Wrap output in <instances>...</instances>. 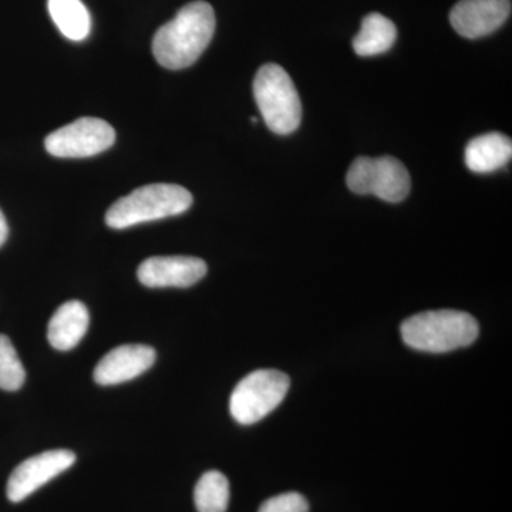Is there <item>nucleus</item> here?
Returning <instances> with one entry per match:
<instances>
[{
	"label": "nucleus",
	"instance_id": "423d86ee",
	"mask_svg": "<svg viewBox=\"0 0 512 512\" xmlns=\"http://www.w3.org/2000/svg\"><path fill=\"white\" fill-rule=\"evenodd\" d=\"M346 184L360 195L372 194L380 200H406L412 188V178L402 161L394 157H359L350 165Z\"/></svg>",
	"mask_w": 512,
	"mask_h": 512
},
{
	"label": "nucleus",
	"instance_id": "39448f33",
	"mask_svg": "<svg viewBox=\"0 0 512 512\" xmlns=\"http://www.w3.org/2000/svg\"><path fill=\"white\" fill-rule=\"evenodd\" d=\"M291 380L279 370L262 369L249 373L235 387L229 412L244 426L258 423L284 402Z\"/></svg>",
	"mask_w": 512,
	"mask_h": 512
},
{
	"label": "nucleus",
	"instance_id": "f03ea898",
	"mask_svg": "<svg viewBox=\"0 0 512 512\" xmlns=\"http://www.w3.org/2000/svg\"><path fill=\"white\" fill-rule=\"evenodd\" d=\"M477 320L466 312L441 309L404 320L402 338L409 348L427 353H447L467 348L478 338Z\"/></svg>",
	"mask_w": 512,
	"mask_h": 512
},
{
	"label": "nucleus",
	"instance_id": "a211bd4d",
	"mask_svg": "<svg viewBox=\"0 0 512 512\" xmlns=\"http://www.w3.org/2000/svg\"><path fill=\"white\" fill-rule=\"evenodd\" d=\"M259 512H309V503L299 493L279 494L266 500Z\"/></svg>",
	"mask_w": 512,
	"mask_h": 512
},
{
	"label": "nucleus",
	"instance_id": "f8f14e48",
	"mask_svg": "<svg viewBox=\"0 0 512 512\" xmlns=\"http://www.w3.org/2000/svg\"><path fill=\"white\" fill-rule=\"evenodd\" d=\"M89 323V311L82 302L63 303L50 319L47 326V339L56 350L67 352L82 342L89 329Z\"/></svg>",
	"mask_w": 512,
	"mask_h": 512
},
{
	"label": "nucleus",
	"instance_id": "f257e3e1",
	"mask_svg": "<svg viewBox=\"0 0 512 512\" xmlns=\"http://www.w3.org/2000/svg\"><path fill=\"white\" fill-rule=\"evenodd\" d=\"M215 12L210 3H188L173 20L157 30L153 39L154 57L170 70L190 67L200 59L214 36Z\"/></svg>",
	"mask_w": 512,
	"mask_h": 512
},
{
	"label": "nucleus",
	"instance_id": "ddd939ff",
	"mask_svg": "<svg viewBox=\"0 0 512 512\" xmlns=\"http://www.w3.org/2000/svg\"><path fill=\"white\" fill-rule=\"evenodd\" d=\"M511 157V138L501 133H488L473 138L464 153L468 170L478 174L500 170L510 163Z\"/></svg>",
	"mask_w": 512,
	"mask_h": 512
},
{
	"label": "nucleus",
	"instance_id": "6e6552de",
	"mask_svg": "<svg viewBox=\"0 0 512 512\" xmlns=\"http://www.w3.org/2000/svg\"><path fill=\"white\" fill-rule=\"evenodd\" d=\"M76 463L70 450H50L20 463L10 474L6 494L12 503H20L40 487L69 470Z\"/></svg>",
	"mask_w": 512,
	"mask_h": 512
},
{
	"label": "nucleus",
	"instance_id": "9b49d317",
	"mask_svg": "<svg viewBox=\"0 0 512 512\" xmlns=\"http://www.w3.org/2000/svg\"><path fill=\"white\" fill-rule=\"evenodd\" d=\"M156 362V350L147 345H123L110 350L94 369L100 386L126 383L143 375Z\"/></svg>",
	"mask_w": 512,
	"mask_h": 512
},
{
	"label": "nucleus",
	"instance_id": "0eeeda50",
	"mask_svg": "<svg viewBox=\"0 0 512 512\" xmlns=\"http://www.w3.org/2000/svg\"><path fill=\"white\" fill-rule=\"evenodd\" d=\"M116 141V131L107 121L83 117L67 124L45 140L47 153L59 158L97 156Z\"/></svg>",
	"mask_w": 512,
	"mask_h": 512
},
{
	"label": "nucleus",
	"instance_id": "7ed1b4c3",
	"mask_svg": "<svg viewBox=\"0 0 512 512\" xmlns=\"http://www.w3.org/2000/svg\"><path fill=\"white\" fill-rule=\"evenodd\" d=\"M191 205V192L181 185H146L114 202L107 211L106 224L113 229H126L144 222L175 217L190 210Z\"/></svg>",
	"mask_w": 512,
	"mask_h": 512
},
{
	"label": "nucleus",
	"instance_id": "1a4fd4ad",
	"mask_svg": "<svg viewBox=\"0 0 512 512\" xmlns=\"http://www.w3.org/2000/svg\"><path fill=\"white\" fill-rule=\"evenodd\" d=\"M207 264L192 256H154L138 266V281L147 288H190L207 275Z\"/></svg>",
	"mask_w": 512,
	"mask_h": 512
},
{
	"label": "nucleus",
	"instance_id": "f3484780",
	"mask_svg": "<svg viewBox=\"0 0 512 512\" xmlns=\"http://www.w3.org/2000/svg\"><path fill=\"white\" fill-rule=\"evenodd\" d=\"M26 379L25 367L8 336L0 335V389L16 392Z\"/></svg>",
	"mask_w": 512,
	"mask_h": 512
},
{
	"label": "nucleus",
	"instance_id": "9d476101",
	"mask_svg": "<svg viewBox=\"0 0 512 512\" xmlns=\"http://www.w3.org/2000/svg\"><path fill=\"white\" fill-rule=\"evenodd\" d=\"M511 15V0H460L450 12L458 35L480 39L501 28Z\"/></svg>",
	"mask_w": 512,
	"mask_h": 512
},
{
	"label": "nucleus",
	"instance_id": "20e7f679",
	"mask_svg": "<svg viewBox=\"0 0 512 512\" xmlns=\"http://www.w3.org/2000/svg\"><path fill=\"white\" fill-rule=\"evenodd\" d=\"M256 106L269 130L288 136L298 130L302 103L291 76L279 64H264L254 80Z\"/></svg>",
	"mask_w": 512,
	"mask_h": 512
},
{
	"label": "nucleus",
	"instance_id": "dca6fc26",
	"mask_svg": "<svg viewBox=\"0 0 512 512\" xmlns=\"http://www.w3.org/2000/svg\"><path fill=\"white\" fill-rule=\"evenodd\" d=\"M229 481L220 471H208L200 478L194 490V503L198 512H227Z\"/></svg>",
	"mask_w": 512,
	"mask_h": 512
},
{
	"label": "nucleus",
	"instance_id": "4468645a",
	"mask_svg": "<svg viewBox=\"0 0 512 512\" xmlns=\"http://www.w3.org/2000/svg\"><path fill=\"white\" fill-rule=\"evenodd\" d=\"M396 37L397 29L392 20L380 13H370L353 39V49L362 57L382 55L392 49Z\"/></svg>",
	"mask_w": 512,
	"mask_h": 512
},
{
	"label": "nucleus",
	"instance_id": "2eb2a0df",
	"mask_svg": "<svg viewBox=\"0 0 512 512\" xmlns=\"http://www.w3.org/2000/svg\"><path fill=\"white\" fill-rule=\"evenodd\" d=\"M50 16L63 36L73 42H82L90 35L92 18L82 0H49Z\"/></svg>",
	"mask_w": 512,
	"mask_h": 512
},
{
	"label": "nucleus",
	"instance_id": "6ab92c4d",
	"mask_svg": "<svg viewBox=\"0 0 512 512\" xmlns=\"http://www.w3.org/2000/svg\"><path fill=\"white\" fill-rule=\"evenodd\" d=\"M9 237V227L8 221H6L5 215H3L2 210H0V247H3L6 239Z\"/></svg>",
	"mask_w": 512,
	"mask_h": 512
}]
</instances>
